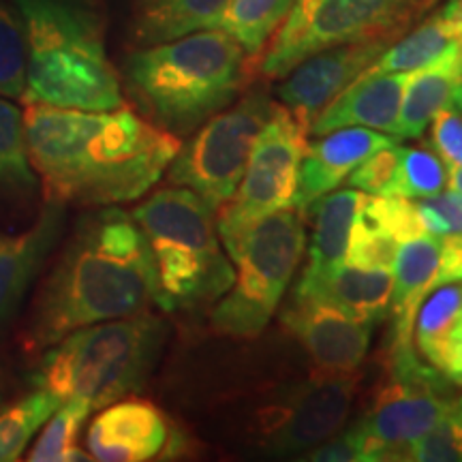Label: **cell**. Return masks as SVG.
Instances as JSON below:
<instances>
[{
  "label": "cell",
  "instance_id": "obj_1",
  "mask_svg": "<svg viewBox=\"0 0 462 462\" xmlns=\"http://www.w3.org/2000/svg\"><path fill=\"white\" fill-rule=\"evenodd\" d=\"M26 152L43 198L90 208L143 198L180 150V140L129 107L90 112L32 103Z\"/></svg>",
  "mask_w": 462,
  "mask_h": 462
},
{
  "label": "cell",
  "instance_id": "obj_2",
  "mask_svg": "<svg viewBox=\"0 0 462 462\" xmlns=\"http://www.w3.org/2000/svg\"><path fill=\"white\" fill-rule=\"evenodd\" d=\"M159 300L157 265L135 218L103 206L75 225L45 276L22 328L26 354H42L67 334L146 313Z\"/></svg>",
  "mask_w": 462,
  "mask_h": 462
},
{
  "label": "cell",
  "instance_id": "obj_3",
  "mask_svg": "<svg viewBox=\"0 0 462 462\" xmlns=\"http://www.w3.org/2000/svg\"><path fill=\"white\" fill-rule=\"evenodd\" d=\"M26 32L24 106L109 112L125 106L101 17L88 0H14Z\"/></svg>",
  "mask_w": 462,
  "mask_h": 462
},
{
  "label": "cell",
  "instance_id": "obj_4",
  "mask_svg": "<svg viewBox=\"0 0 462 462\" xmlns=\"http://www.w3.org/2000/svg\"><path fill=\"white\" fill-rule=\"evenodd\" d=\"M245 48L218 28L143 45L126 58V84L161 129L190 133L227 107L248 75Z\"/></svg>",
  "mask_w": 462,
  "mask_h": 462
},
{
  "label": "cell",
  "instance_id": "obj_5",
  "mask_svg": "<svg viewBox=\"0 0 462 462\" xmlns=\"http://www.w3.org/2000/svg\"><path fill=\"white\" fill-rule=\"evenodd\" d=\"M165 321L150 313L79 328L39 357L34 383L62 402L103 409L142 388L165 343Z\"/></svg>",
  "mask_w": 462,
  "mask_h": 462
},
{
  "label": "cell",
  "instance_id": "obj_6",
  "mask_svg": "<svg viewBox=\"0 0 462 462\" xmlns=\"http://www.w3.org/2000/svg\"><path fill=\"white\" fill-rule=\"evenodd\" d=\"M146 234L165 310L215 302L234 282L217 234L215 210L187 187L161 189L131 212Z\"/></svg>",
  "mask_w": 462,
  "mask_h": 462
},
{
  "label": "cell",
  "instance_id": "obj_7",
  "mask_svg": "<svg viewBox=\"0 0 462 462\" xmlns=\"http://www.w3.org/2000/svg\"><path fill=\"white\" fill-rule=\"evenodd\" d=\"M304 245L306 231L296 208H282L253 223L227 251L236 276L212 310V326L238 338L262 334L296 274Z\"/></svg>",
  "mask_w": 462,
  "mask_h": 462
},
{
  "label": "cell",
  "instance_id": "obj_8",
  "mask_svg": "<svg viewBox=\"0 0 462 462\" xmlns=\"http://www.w3.org/2000/svg\"><path fill=\"white\" fill-rule=\"evenodd\" d=\"M439 0H296L265 50V78H285L309 56L343 43L396 42Z\"/></svg>",
  "mask_w": 462,
  "mask_h": 462
},
{
  "label": "cell",
  "instance_id": "obj_9",
  "mask_svg": "<svg viewBox=\"0 0 462 462\" xmlns=\"http://www.w3.org/2000/svg\"><path fill=\"white\" fill-rule=\"evenodd\" d=\"M443 374L420 362L415 351L390 356V374L374 392L366 413L354 426L364 460H407L409 448L458 404Z\"/></svg>",
  "mask_w": 462,
  "mask_h": 462
},
{
  "label": "cell",
  "instance_id": "obj_10",
  "mask_svg": "<svg viewBox=\"0 0 462 462\" xmlns=\"http://www.w3.org/2000/svg\"><path fill=\"white\" fill-rule=\"evenodd\" d=\"M309 129L285 106H273L268 120L253 142L245 180L217 208V234L229 248L259 218L291 208L298 167L309 146Z\"/></svg>",
  "mask_w": 462,
  "mask_h": 462
},
{
  "label": "cell",
  "instance_id": "obj_11",
  "mask_svg": "<svg viewBox=\"0 0 462 462\" xmlns=\"http://www.w3.org/2000/svg\"><path fill=\"white\" fill-rule=\"evenodd\" d=\"M273 106L265 92H251L227 112L210 116L193 140L178 150L165 171L167 180L195 190L217 210L238 189L253 142Z\"/></svg>",
  "mask_w": 462,
  "mask_h": 462
},
{
  "label": "cell",
  "instance_id": "obj_12",
  "mask_svg": "<svg viewBox=\"0 0 462 462\" xmlns=\"http://www.w3.org/2000/svg\"><path fill=\"white\" fill-rule=\"evenodd\" d=\"M364 374L357 371L321 377L313 374L281 401L255 415L262 446L274 454H300L321 446L345 426Z\"/></svg>",
  "mask_w": 462,
  "mask_h": 462
},
{
  "label": "cell",
  "instance_id": "obj_13",
  "mask_svg": "<svg viewBox=\"0 0 462 462\" xmlns=\"http://www.w3.org/2000/svg\"><path fill=\"white\" fill-rule=\"evenodd\" d=\"M392 43L394 42L390 39H373L317 51L285 75L287 79L276 88V95L282 106L310 131L317 116L346 86L354 84Z\"/></svg>",
  "mask_w": 462,
  "mask_h": 462
},
{
  "label": "cell",
  "instance_id": "obj_14",
  "mask_svg": "<svg viewBox=\"0 0 462 462\" xmlns=\"http://www.w3.org/2000/svg\"><path fill=\"white\" fill-rule=\"evenodd\" d=\"M282 323L313 360V374L332 377L357 371L368 354L373 323L356 319L319 300L291 296Z\"/></svg>",
  "mask_w": 462,
  "mask_h": 462
},
{
  "label": "cell",
  "instance_id": "obj_15",
  "mask_svg": "<svg viewBox=\"0 0 462 462\" xmlns=\"http://www.w3.org/2000/svg\"><path fill=\"white\" fill-rule=\"evenodd\" d=\"M90 458L103 462H143L159 458L171 443L170 421L150 401H116L90 424Z\"/></svg>",
  "mask_w": 462,
  "mask_h": 462
},
{
  "label": "cell",
  "instance_id": "obj_16",
  "mask_svg": "<svg viewBox=\"0 0 462 462\" xmlns=\"http://www.w3.org/2000/svg\"><path fill=\"white\" fill-rule=\"evenodd\" d=\"M65 204L45 199L37 221L15 231L0 229V332L14 321L34 276L60 238Z\"/></svg>",
  "mask_w": 462,
  "mask_h": 462
},
{
  "label": "cell",
  "instance_id": "obj_17",
  "mask_svg": "<svg viewBox=\"0 0 462 462\" xmlns=\"http://www.w3.org/2000/svg\"><path fill=\"white\" fill-rule=\"evenodd\" d=\"M392 143H398V140L364 126H345L321 135L319 142L306 146L300 161L291 208L302 212L315 199L332 193L362 161Z\"/></svg>",
  "mask_w": 462,
  "mask_h": 462
},
{
  "label": "cell",
  "instance_id": "obj_18",
  "mask_svg": "<svg viewBox=\"0 0 462 462\" xmlns=\"http://www.w3.org/2000/svg\"><path fill=\"white\" fill-rule=\"evenodd\" d=\"M394 268V291L390 302V356L415 351V317L424 298L441 285V238L424 234L402 242Z\"/></svg>",
  "mask_w": 462,
  "mask_h": 462
},
{
  "label": "cell",
  "instance_id": "obj_19",
  "mask_svg": "<svg viewBox=\"0 0 462 462\" xmlns=\"http://www.w3.org/2000/svg\"><path fill=\"white\" fill-rule=\"evenodd\" d=\"M411 73H366L364 71L354 84L313 120L310 133H326L345 129V126H364L381 133H396L398 116L404 88Z\"/></svg>",
  "mask_w": 462,
  "mask_h": 462
},
{
  "label": "cell",
  "instance_id": "obj_20",
  "mask_svg": "<svg viewBox=\"0 0 462 462\" xmlns=\"http://www.w3.org/2000/svg\"><path fill=\"white\" fill-rule=\"evenodd\" d=\"M392 291H394L392 270H371L343 263L330 274L300 279L293 296L319 300L374 326L390 313Z\"/></svg>",
  "mask_w": 462,
  "mask_h": 462
},
{
  "label": "cell",
  "instance_id": "obj_21",
  "mask_svg": "<svg viewBox=\"0 0 462 462\" xmlns=\"http://www.w3.org/2000/svg\"><path fill=\"white\" fill-rule=\"evenodd\" d=\"M462 84L460 43L443 51L430 65L411 71L404 88L401 116H398L396 140H413L429 129L432 118L443 107L452 106L454 90Z\"/></svg>",
  "mask_w": 462,
  "mask_h": 462
},
{
  "label": "cell",
  "instance_id": "obj_22",
  "mask_svg": "<svg viewBox=\"0 0 462 462\" xmlns=\"http://www.w3.org/2000/svg\"><path fill=\"white\" fill-rule=\"evenodd\" d=\"M362 198L364 193L357 189H343L323 195L304 208L313 215V242L309 248V268L304 270L302 279L330 274L345 263L351 227L360 210Z\"/></svg>",
  "mask_w": 462,
  "mask_h": 462
},
{
  "label": "cell",
  "instance_id": "obj_23",
  "mask_svg": "<svg viewBox=\"0 0 462 462\" xmlns=\"http://www.w3.org/2000/svg\"><path fill=\"white\" fill-rule=\"evenodd\" d=\"M39 178L26 152L24 112L0 95V210L32 204Z\"/></svg>",
  "mask_w": 462,
  "mask_h": 462
},
{
  "label": "cell",
  "instance_id": "obj_24",
  "mask_svg": "<svg viewBox=\"0 0 462 462\" xmlns=\"http://www.w3.org/2000/svg\"><path fill=\"white\" fill-rule=\"evenodd\" d=\"M227 0H154L142 7L133 37L140 45L173 42L184 34L215 28Z\"/></svg>",
  "mask_w": 462,
  "mask_h": 462
},
{
  "label": "cell",
  "instance_id": "obj_25",
  "mask_svg": "<svg viewBox=\"0 0 462 462\" xmlns=\"http://www.w3.org/2000/svg\"><path fill=\"white\" fill-rule=\"evenodd\" d=\"M462 42V31L452 22L446 20L441 14L429 17L424 24H420L401 42L390 45L381 54L366 73H411L418 69L430 65L443 51L452 48L454 43Z\"/></svg>",
  "mask_w": 462,
  "mask_h": 462
},
{
  "label": "cell",
  "instance_id": "obj_26",
  "mask_svg": "<svg viewBox=\"0 0 462 462\" xmlns=\"http://www.w3.org/2000/svg\"><path fill=\"white\" fill-rule=\"evenodd\" d=\"M462 317V281L437 285L421 302L415 317L413 343L435 371L441 368Z\"/></svg>",
  "mask_w": 462,
  "mask_h": 462
},
{
  "label": "cell",
  "instance_id": "obj_27",
  "mask_svg": "<svg viewBox=\"0 0 462 462\" xmlns=\"http://www.w3.org/2000/svg\"><path fill=\"white\" fill-rule=\"evenodd\" d=\"M296 0H227L217 17L215 28L238 42L248 56L265 48Z\"/></svg>",
  "mask_w": 462,
  "mask_h": 462
},
{
  "label": "cell",
  "instance_id": "obj_28",
  "mask_svg": "<svg viewBox=\"0 0 462 462\" xmlns=\"http://www.w3.org/2000/svg\"><path fill=\"white\" fill-rule=\"evenodd\" d=\"M62 401L50 390L37 388L14 402L0 404V462L17 460Z\"/></svg>",
  "mask_w": 462,
  "mask_h": 462
},
{
  "label": "cell",
  "instance_id": "obj_29",
  "mask_svg": "<svg viewBox=\"0 0 462 462\" xmlns=\"http://www.w3.org/2000/svg\"><path fill=\"white\" fill-rule=\"evenodd\" d=\"M90 404L78 398L65 401L56 409L54 415L45 421L42 435L31 448L28 460L31 462H67V460H88L90 456L75 446L79 430L90 415Z\"/></svg>",
  "mask_w": 462,
  "mask_h": 462
},
{
  "label": "cell",
  "instance_id": "obj_30",
  "mask_svg": "<svg viewBox=\"0 0 462 462\" xmlns=\"http://www.w3.org/2000/svg\"><path fill=\"white\" fill-rule=\"evenodd\" d=\"M26 69L24 22L15 7L0 3V95L22 101L26 90Z\"/></svg>",
  "mask_w": 462,
  "mask_h": 462
},
{
  "label": "cell",
  "instance_id": "obj_31",
  "mask_svg": "<svg viewBox=\"0 0 462 462\" xmlns=\"http://www.w3.org/2000/svg\"><path fill=\"white\" fill-rule=\"evenodd\" d=\"M448 182V171L441 159L426 148H401V173L398 198L426 199L441 193Z\"/></svg>",
  "mask_w": 462,
  "mask_h": 462
},
{
  "label": "cell",
  "instance_id": "obj_32",
  "mask_svg": "<svg viewBox=\"0 0 462 462\" xmlns=\"http://www.w3.org/2000/svg\"><path fill=\"white\" fill-rule=\"evenodd\" d=\"M398 242L394 236L368 221L357 210L354 227H351L349 246H346L345 263L357 268L392 270L398 257Z\"/></svg>",
  "mask_w": 462,
  "mask_h": 462
},
{
  "label": "cell",
  "instance_id": "obj_33",
  "mask_svg": "<svg viewBox=\"0 0 462 462\" xmlns=\"http://www.w3.org/2000/svg\"><path fill=\"white\" fill-rule=\"evenodd\" d=\"M360 215L366 217L377 227L388 231L390 236H394L401 245L426 234L418 204H413L407 198H398V195L383 198V195L364 193Z\"/></svg>",
  "mask_w": 462,
  "mask_h": 462
},
{
  "label": "cell",
  "instance_id": "obj_34",
  "mask_svg": "<svg viewBox=\"0 0 462 462\" xmlns=\"http://www.w3.org/2000/svg\"><path fill=\"white\" fill-rule=\"evenodd\" d=\"M407 460L462 462V398L435 429L411 443Z\"/></svg>",
  "mask_w": 462,
  "mask_h": 462
},
{
  "label": "cell",
  "instance_id": "obj_35",
  "mask_svg": "<svg viewBox=\"0 0 462 462\" xmlns=\"http://www.w3.org/2000/svg\"><path fill=\"white\" fill-rule=\"evenodd\" d=\"M398 173H401V146L379 148L366 161H362L354 171L349 173V184L366 195H396Z\"/></svg>",
  "mask_w": 462,
  "mask_h": 462
},
{
  "label": "cell",
  "instance_id": "obj_36",
  "mask_svg": "<svg viewBox=\"0 0 462 462\" xmlns=\"http://www.w3.org/2000/svg\"><path fill=\"white\" fill-rule=\"evenodd\" d=\"M418 208L426 234H462V195L456 193V190L426 198L424 201H420Z\"/></svg>",
  "mask_w": 462,
  "mask_h": 462
},
{
  "label": "cell",
  "instance_id": "obj_37",
  "mask_svg": "<svg viewBox=\"0 0 462 462\" xmlns=\"http://www.w3.org/2000/svg\"><path fill=\"white\" fill-rule=\"evenodd\" d=\"M309 460L315 462H366L364 460V443L356 429L340 432L338 437L328 439L321 446L310 449Z\"/></svg>",
  "mask_w": 462,
  "mask_h": 462
},
{
  "label": "cell",
  "instance_id": "obj_38",
  "mask_svg": "<svg viewBox=\"0 0 462 462\" xmlns=\"http://www.w3.org/2000/svg\"><path fill=\"white\" fill-rule=\"evenodd\" d=\"M441 238V285L462 281V234L439 236Z\"/></svg>",
  "mask_w": 462,
  "mask_h": 462
},
{
  "label": "cell",
  "instance_id": "obj_39",
  "mask_svg": "<svg viewBox=\"0 0 462 462\" xmlns=\"http://www.w3.org/2000/svg\"><path fill=\"white\" fill-rule=\"evenodd\" d=\"M439 373H441L448 381H452V383L462 385V317L458 326H456L452 343H449L446 360H443Z\"/></svg>",
  "mask_w": 462,
  "mask_h": 462
},
{
  "label": "cell",
  "instance_id": "obj_40",
  "mask_svg": "<svg viewBox=\"0 0 462 462\" xmlns=\"http://www.w3.org/2000/svg\"><path fill=\"white\" fill-rule=\"evenodd\" d=\"M439 14L462 31V0H448V3L439 9Z\"/></svg>",
  "mask_w": 462,
  "mask_h": 462
},
{
  "label": "cell",
  "instance_id": "obj_41",
  "mask_svg": "<svg viewBox=\"0 0 462 462\" xmlns=\"http://www.w3.org/2000/svg\"><path fill=\"white\" fill-rule=\"evenodd\" d=\"M448 182L449 187H452V190L462 195V167L460 165L448 163Z\"/></svg>",
  "mask_w": 462,
  "mask_h": 462
},
{
  "label": "cell",
  "instance_id": "obj_42",
  "mask_svg": "<svg viewBox=\"0 0 462 462\" xmlns=\"http://www.w3.org/2000/svg\"><path fill=\"white\" fill-rule=\"evenodd\" d=\"M7 390H9V379H7V373H5L3 364H0V404H3Z\"/></svg>",
  "mask_w": 462,
  "mask_h": 462
},
{
  "label": "cell",
  "instance_id": "obj_43",
  "mask_svg": "<svg viewBox=\"0 0 462 462\" xmlns=\"http://www.w3.org/2000/svg\"><path fill=\"white\" fill-rule=\"evenodd\" d=\"M452 106L458 109V114L462 116V84L458 86V88L454 90V97H452Z\"/></svg>",
  "mask_w": 462,
  "mask_h": 462
},
{
  "label": "cell",
  "instance_id": "obj_44",
  "mask_svg": "<svg viewBox=\"0 0 462 462\" xmlns=\"http://www.w3.org/2000/svg\"><path fill=\"white\" fill-rule=\"evenodd\" d=\"M150 3H154V0H142V7H146V5H150Z\"/></svg>",
  "mask_w": 462,
  "mask_h": 462
},
{
  "label": "cell",
  "instance_id": "obj_45",
  "mask_svg": "<svg viewBox=\"0 0 462 462\" xmlns=\"http://www.w3.org/2000/svg\"><path fill=\"white\" fill-rule=\"evenodd\" d=\"M460 62H462V42H460Z\"/></svg>",
  "mask_w": 462,
  "mask_h": 462
}]
</instances>
